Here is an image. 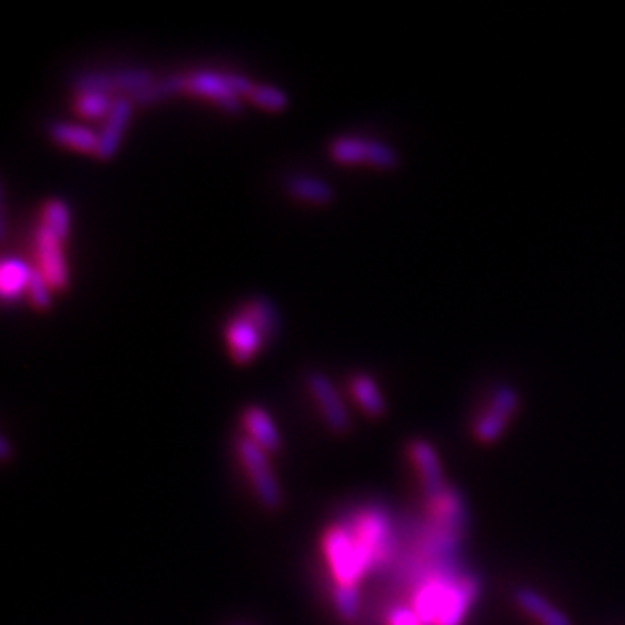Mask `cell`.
I'll list each match as a JSON object with an SVG mask.
<instances>
[{"mask_svg":"<svg viewBox=\"0 0 625 625\" xmlns=\"http://www.w3.org/2000/svg\"><path fill=\"white\" fill-rule=\"evenodd\" d=\"M520 407V395L512 387H498L474 423V437L480 443H494L502 437Z\"/></svg>","mask_w":625,"mask_h":625,"instance_id":"ba28073f","label":"cell"},{"mask_svg":"<svg viewBox=\"0 0 625 625\" xmlns=\"http://www.w3.org/2000/svg\"><path fill=\"white\" fill-rule=\"evenodd\" d=\"M409 456L421 476V484H423V492L427 502H435L448 486H445V478H443V470H441V462L439 456L435 452L433 445L425 439H415L409 443Z\"/></svg>","mask_w":625,"mask_h":625,"instance_id":"8fae6325","label":"cell"},{"mask_svg":"<svg viewBox=\"0 0 625 625\" xmlns=\"http://www.w3.org/2000/svg\"><path fill=\"white\" fill-rule=\"evenodd\" d=\"M389 625H423L413 607H395L389 613Z\"/></svg>","mask_w":625,"mask_h":625,"instance_id":"484cf974","label":"cell"},{"mask_svg":"<svg viewBox=\"0 0 625 625\" xmlns=\"http://www.w3.org/2000/svg\"><path fill=\"white\" fill-rule=\"evenodd\" d=\"M156 77L142 67L130 69H108V71H85L75 77V92H100L112 98H132L142 92Z\"/></svg>","mask_w":625,"mask_h":625,"instance_id":"277c9868","label":"cell"},{"mask_svg":"<svg viewBox=\"0 0 625 625\" xmlns=\"http://www.w3.org/2000/svg\"><path fill=\"white\" fill-rule=\"evenodd\" d=\"M65 239L37 223L33 233V267L47 280L53 292L69 288V265L65 257Z\"/></svg>","mask_w":625,"mask_h":625,"instance_id":"52a82bcc","label":"cell"},{"mask_svg":"<svg viewBox=\"0 0 625 625\" xmlns=\"http://www.w3.org/2000/svg\"><path fill=\"white\" fill-rule=\"evenodd\" d=\"M47 134L55 144H59L63 148L83 152V154H92V156L98 154V146H100L98 132L89 130L85 126L69 124V122H53L47 128Z\"/></svg>","mask_w":625,"mask_h":625,"instance_id":"e0dca14e","label":"cell"},{"mask_svg":"<svg viewBox=\"0 0 625 625\" xmlns=\"http://www.w3.org/2000/svg\"><path fill=\"white\" fill-rule=\"evenodd\" d=\"M334 605L340 617L346 621H354L356 617H359L361 595L356 585H338L334 591Z\"/></svg>","mask_w":625,"mask_h":625,"instance_id":"cb8c5ba5","label":"cell"},{"mask_svg":"<svg viewBox=\"0 0 625 625\" xmlns=\"http://www.w3.org/2000/svg\"><path fill=\"white\" fill-rule=\"evenodd\" d=\"M328 154L336 164L354 166L367 164L377 170H395L399 166V154L381 140L363 136H338L328 144Z\"/></svg>","mask_w":625,"mask_h":625,"instance_id":"8992f818","label":"cell"},{"mask_svg":"<svg viewBox=\"0 0 625 625\" xmlns=\"http://www.w3.org/2000/svg\"><path fill=\"white\" fill-rule=\"evenodd\" d=\"M249 100L255 106H259L261 110H267V112H284L288 108L286 92H282L280 87L265 85V83H259V85L255 83Z\"/></svg>","mask_w":625,"mask_h":625,"instance_id":"603a6c76","label":"cell"},{"mask_svg":"<svg viewBox=\"0 0 625 625\" xmlns=\"http://www.w3.org/2000/svg\"><path fill=\"white\" fill-rule=\"evenodd\" d=\"M348 389L352 399L359 403L363 413H367L373 419H381L387 413L385 397L377 385V381L367 373H354L348 379Z\"/></svg>","mask_w":625,"mask_h":625,"instance_id":"ffe728a7","label":"cell"},{"mask_svg":"<svg viewBox=\"0 0 625 625\" xmlns=\"http://www.w3.org/2000/svg\"><path fill=\"white\" fill-rule=\"evenodd\" d=\"M33 276V263L21 257H5L0 265V294L5 302H15L27 296L29 282Z\"/></svg>","mask_w":625,"mask_h":625,"instance_id":"2e32d148","label":"cell"},{"mask_svg":"<svg viewBox=\"0 0 625 625\" xmlns=\"http://www.w3.org/2000/svg\"><path fill=\"white\" fill-rule=\"evenodd\" d=\"M241 423L245 429V435L257 443L261 450L267 454H276L282 448V435L265 409L259 405H247L241 413Z\"/></svg>","mask_w":625,"mask_h":625,"instance_id":"5bb4252c","label":"cell"},{"mask_svg":"<svg viewBox=\"0 0 625 625\" xmlns=\"http://www.w3.org/2000/svg\"><path fill=\"white\" fill-rule=\"evenodd\" d=\"M235 448L259 502L270 510L280 508L282 488H280L278 478L272 472V464H270V458H267V452L261 450L259 445L253 443L247 435L237 437Z\"/></svg>","mask_w":625,"mask_h":625,"instance_id":"5b68a950","label":"cell"},{"mask_svg":"<svg viewBox=\"0 0 625 625\" xmlns=\"http://www.w3.org/2000/svg\"><path fill=\"white\" fill-rule=\"evenodd\" d=\"M225 346L235 365H247L267 346L265 336L241 314L235 312L223 328Z\"/></svg>","mask_w":625,"mask_h":625,"instance_id":"30bf717a","label":"cell"},{"mask_svg":"<svg viewBox=\"0 0 625 625\" xmlns=\"http://www.w3.org/2000/svg\"><path fill=\"white\" fill-rule=\"evenodd\" d=\"M51 294H53L51 286L47 284V280L33 267V276H31L29 290H27V298L33 304V308L41 310V312L49 310L51 308V300H53Z\"/></svg>","mask_w":625,"mask_h":625,"instance_id":"d4e9b609","label":"cell"},{"mask_svg":"<svg viewBox=\"0 0 625 625\" xmlns=\"http://www.w3.org/2000/svg\"><path fill=\"white\" fill-rule=\"evenodd\" d=\"M478 595V577L456 575L452 567H439L419 585L413 609L423 625H462Z\"/></svg>","mask_w":625,"mask_h":625,"instance_id":"6da1fadb","label":"cell"},{"mask_svg":"<svg viewBox=\"0 0 625 625\" xmlns=\"http://www.w3.org/2000/svg\"><path fill=\"white\" fill-rule=\"evenodd\" d=\"M352 532L369 549L375 563L383 561L389 555L391 526H389V518L383 512L371 510V512L363 514L352 526Z\"/></svg>","mask_w":625,"mask_h":625,"instance_id":"4fadbf2b","label":"cell"},{"mask_svg":"<svg viewBox=\"0 0 625 625\" xmlns=\"http://www.w3.org/2000/svg\"><path fill=\"white\" fill-rule=\"evenodd\" d=\"M116 98L100 92H75L71 108L77 116L87 120H106L114 108Z\"/></svg>","mask_w":625,"mask_h":625,"instance_id":"44dd1931","label":"cell"},{"mask_svg":"<svg viewBox=\"0 0 625 625\" xmlns=\"http://www.w3.org/2000/svg\"><path fill=\"white\" fill-rule=\"evenodd\" d=\"M237 312H241L265 336L267 344L276 340L280 332V314H278L276 304L270 298L253 296L245 300Z\"/></svg>","mask_w":625,"mask_h":625,"instance_id":"ac0fdd59","label":"cell"},{"mask_svg":"<svg viewBox=\"0 0 625 625\" xmlns=\"http://www.w3.org/2000/svg\"><path fill=\"white\" fill-rule=\"evenodd\" d=\"M132 112H134V102L130 98H116L112 112L108 114L102 130L98 132L100 146H98L96 158L100 162H108L118 154L124 134L128 130V124L132 120Z\"/></svg>","mask_w":625,"mask_h":625,"instance_id":"7c38bea8","label":"cell"},{"mask_svg":"<svg viewBox=\"0 0 625 625\" xmlns=\"http://www.w3.org/2000/svg\"><path fill=\"white\" fill-rule=\"evenodd\" d=\"M324 549L338 585H356L367 569L377 565L369 549L359 541L352 528L336 526L328 530Z\"/></svg>","mask_w":625,"mask_h":625,"instance_id":"3957f363","label":"cell"},{"mask_svg":"<svg viewBox=\"0 0 625 625\" xmlns=\"http://www.w3.org/2000/svg\"><path fill=\"white\" fill-rule=\"evenodd\" d=\"M0 458H3L5 462L11 458V443H9V439L5 435L0 437Z\"/></svg>","mask_w":625,"mask_h":625,"instance_id":"4316f807","label":"cell"},{"mask_svg":"<svg viewBox=\"0 0 625 625\" xmlns=\"http://www.w3.org/2000/svg\"><path fill=\"white\" fill-rule=\"evenodd\" d=\"M39 223L67 241L71 229V211L69 205L61 199H49L43 203L39 213Z\"/></svg>","mask_w":625,"mask_h":625,"instance_id":"7402d4cb","label":"cell"},{"mask_svg":"<svg viewBox=\"0 0 625 625\" xmlns=\"http://www.w3.org/2000/svg\"><path fill=\"white\" fill-rule=\"evenodd\" d=\"M306 387H308V391H310V395H312V399H314V403H316L320 415L324 417L326 425H328L334 433H338V435L348 433L352 421H350L348 409H346L344 401L340 399V395H338L334 383H332L326 375L314 371V373L308 375Z\"/></svg>","mask_w":625,"mask_h":625,"instance_id":"9c48e42d","label":"cell"},{"mask_svg":"<svg viewBox=\"0 0 625 625\" xmlns=\"http://www.w3.org/2000/svg\"><path fill=\"white\" fill-rule=\"evenodd\" d=\"M518 607L530 615L534 621H539L541 625H571V619L567 617L565 611H561L557 605H553L543 593L520 587L514 595Z\"/></svg>","mask_w":625,"mask_h":625,"instance_id":"9a60e30c","label":"cell"},{"mask_svg":"<svg viewBox=\"0 0 625 625\" xmlns=\"http://www.w3.org/2000/svg\"><path fill=\"white\" fill-rule=\"evenodd\" d=\"M286 193L304 203V205H314V207H326L334 201V189L320 181L316 176L308 174H292L286 178Z\"/></svg>","mask_w":625,"mask_h":625,"instance_id":"d6986e66","label":"cell"},{"mask_svg":"<svg viewBox=\"0 0 625 625\" xmlns=\"http://www.w3.org/2000/svg\"><path fill=\"white\" fill-rule=\"evenodd\" d=\"M176 77L181 94L213 102L231 116L241 114L243 110L241 98L249 100L255 87V83L249 77L233 71L197 69L189 73H176Z\"/></svg>","mask_w":625,"mask_h":625,"instance_id":"7a4b0ae2","label":"cell"}]
</instances>
